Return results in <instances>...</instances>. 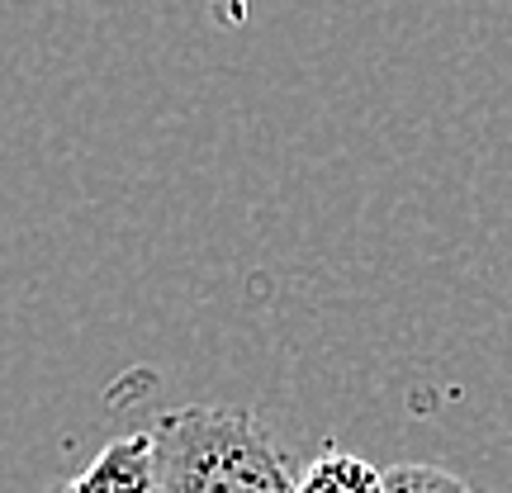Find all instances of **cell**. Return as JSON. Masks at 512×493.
I'll return each instance as SVG.
<instances>
[{
    "label": "cell",
    "mask_w": 512,
    "mask_h": 493,
    "mask_svg": "<svg viewBox=\"0 0 512 493\" xmlns=\"http://www.w3.org/2000/svg\"><path fill=\"white\" fill-rule=\"evenodd\" d=\"M299 493H384V470L351 451H323L299 470Z\"/></svg>",
    "instance_id": "obj_3"
},
{
    "label": "cell",
    "mask_w": 512,
    "mask_h": 493,
    "mask_svg": "<svg viewBox=\"0 0 512 493\" xmlns=\"http://www.w3.org/2000/svg\"><path fill=\"white\" fill-rule=\"evenodd\" d=\"M162 493H299L290 451L252 408L190 403L152 422Z\"/></svg>",
    "instance_id": "obj_1"
},
{
    "label": "cell",
    "mask_w": 512,
    "mask_h": 493,
    "mask_svg": "<svg viewBox=\"0 0 512 493\" xmlns=\"http://www.w3.org/2000/svg\"><path fill=\"white\" fill-rule=\"evenodd\" d=\"M384 493H475V489L460 475L441 470V465L408 460V465H389L384 470Z\"/></svg>",
    "instance_id": "obj_4"
},
{
    "label": "cell",
    "mask_w": 512,
    "mask_h": 493,
    "mask_svg": "<svg viewBox=\"0 0 512 493\" xmlns=\"http://www.w3.org/2000/svg\"><path fill=\"white\" fill-rule=\"evenodd\" d=\"M43 493H162L152 427L105 441L100 456H91L86 470H76L72 479H62V484H53Z\"/></svg>",
    "instance_id": "obj_2"
}]
</instances>
